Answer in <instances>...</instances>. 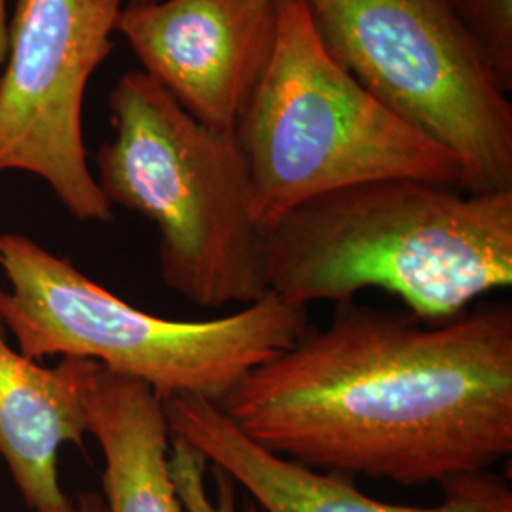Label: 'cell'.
I'll return each instance as SVG.
<instances>
[{
  "label": "cell",
  "mask_w": 512,
  "mask_h": 512,
  "mask_svg": "<svg viewBox=\"0 0 512 512\" xmlns=\"http://www.w3.org/2000/svg\"><path fill=\"white\" fill-rule=\"evenodd\" d=\"M277 456L401 486L486 473L512 454V308L427 323L336 304L325 329L256 366L219 403Z\"/></svg>",
  "instance_id": "cell-1"
},
{
  "label": "cell",
  "mask_w": 512,
  "mask_h": 512,
  "mask_svg": "<svg viewBox=\"0 0 512 512\" xmlns=\"http://www.w3.org/2000/svg\"><path fill=\"white\" fill-rule=\"evenodd\" d=\"M264 279L306 310L378 289L421 321L454 319L512 285V190L391 179L330 192L264 230Z\"/></svg>",
  "instance_id": "cell-2"
},
{
  "label": "cell",
  "mask_w": 512,
  "mask_h": 512,
  "mask_svg": "<svg viewBox=\"0 0 512 512\" xmlns=\"http://www.w3.org/2000/svg\"><path fill=\"white\" fill-rule=\"evenodd\" d=\"M109 105L114 137L95 181L110 205L158 228L165 285L200 308L266 296L264 230L236 133L198 122L143 71L122 74Z\"/></svg>",
  "instance_id": "cell-3"
},
{
  "label": "cell",
  "mask_w": 512,
  "mask_h": 512,
  "mask_svg": "<svg viewBox=\"0 0 512 512\" xmlns=\"http://www.w3.org/2000/svg\"><path fill=\"white\" fill-rule=\"evenodd\" d=\"M0 325L21 355L90 359L147 384L160 401L194 395L219 404L243 376L281 355L310 327L308 310L268 293L226 317L164 319L82 274L65 256L0 236Z\"/></svg>",
  "instance_id": "cell-4"
},
{
  "label": "cell",
  "mask_w": 512,
  "mask_h": 512,
  "mask_svg": "<svg viewBox=\"0 0 512 512\" xmlns=\"http://www.w3.org/2000/svg\"><path fill=\"white\" fill-rule=\"evenodd\" d=\"M262 230L349 186H459L458 160L384 107L330 54L304 0H277L268 65L236 129Z\"/></svg>",
  "instance_id": "cell-5"
},
{
  "label": "cell",
  "mask_w": 512,
  "mask_h": 512,
  "mask_svg": "<svg viewBox=\"0 0 512 512\" xmlns=\"http://www.w3.org/2000/svg\"><path fill=\"white\" fill-rule=\"evenodd\" d=\"M334 59L446 148L467 194L512 190V107L446 0H304Z\"/></svg>",
  "instance_id": "cell-6"
},
{
  "label": "cell",
  "mask_w": 512,
  "mask_h": 512,
  "mask_svg": "<svg viewBox=\"0 0 512 512\" xmlns=\"http://www.w3.org/2000/svg\"><path fill=\"white\" fill-rule=\"evenodd\" d=\"M126 0H18L0 71V173L25 171L54 190L74 219L110 222L90 171L82 105L109 57Z\"/></svg>",
  "instance_id": "cell-7"
},
{
  "label": "cell",
  "mask_w": 512,
  "mask_h": 512,
  "mask_svg": "<svg viewBox=\"0 0 512 512\" xmlns=\"http://www.w3.org/2000/svg\"><path fill=\"white\" fill-rule=\"evenodd\" d=\"M116 33L190 116L236 133L274 50L277 0L126 2Z\"/></svg>",
  "instance_id": "cell-8"
},
{
  "label": "cell",
  "mask_w": 512,
  "mask_h": 512,
  "mask_svg": "<svg viewBox=\"0 0 512 512\" xmlns=\"http://www.w3.org/2000/svg\"><path fill=\"white\" fill-rule=\"evenodd\" d=\"M171 437L196 448L243 488L260 512H512L511 486L486 473L442 482V501L433 507H406L372 499L349 476L277 456L249 439L219 404L194 395L164 401Z\"/></svg>",
  "instance_id": "cell-9"
},
{
  "label": "cell",
  "mask_w": 512,
  "mask_h": 512,
  "mask_svg": "<svg viewBox=\"0 0 512 512\" xmlns=\"http://www.w3.org/2000/svg\"><path fill=\"white\" fill-rule=\"evenodd\" d=\"M90 359L63 357L54 368L10 348L0 330V458L31 512H74L59 482V450L88 433Z\"/></svg>",
  "instance_id": "cell-10"
},
{
  "label": "cell",
  "mask_w": 512,
  "mask_h": 512,
  "mask_svg": "<svg viewBox=\"0 0 512 512\" xmlns=\"http://www.w3.org/2000/svg\"><path fill=\"white\" fill-rule=\"evenodd\" d=\"M88 433L105 459L107 512H184L169 471L164 401L147 384L93 361L86 382Z\"/></svg>",
  "instance_id": "cell-11"
},
{
  "label": "cell",
  "mask_w": 512,
  "mask_h": 512,
  "mask_svg": "<svg viewBox=\"0 0 512 512\" xmlns=\"http://www.w3.org/2000/svg\"><path fill=\"white\" fill-rule=\"evenodd\" d=\"M169 471L184 512H260L249 499L243 509L236 501V484L181 439L171 440Z\"/></svg>",
  "instance_id": "cell-12"
},
{
  "label": "cell",
  "mask_w": 512,
  "mask_h": 512,
  "mask_svg": "<svg viewBox=\"0 0 512 512\" xmlns=\"http://www.w3.org/2000/svg\"><path fill=\"white\" fill-rule=\"evenodd\" d=\"M454 16L475 40L495 78L512 90V0H446Z\"/></svg>",
  "instance_id": "cell-13"
},
{
  "label": "cell",
  "mask_w": 512,
  "mask_h": 512,
  "mask_svg": "<svg viewBox=\"0 0 512 512\" xmlns=\"http://www.w3.org/2000/svg\"><path fill=\"white\" fill-rule=\"evenodd\" d=\"M74 512H107L103 495L97 492H82L74 501Z\"/></svg>",
  "instance_id": "cell-14"
},
{
  "label": "cell",
  "mask_w": 512,
  "mask_h": 512,
  "mask_svg": "<svg viewBox=\"0 0 512 512\" xmlns=\"http://www.w3.org/2000/svg\"><path fill=\"white\" fill-rule=\"evenodd\" d=\"M8 52V12H6V0H0V71L6 61Z\"/></svg>",
  "instance_id": "cell-15"
},
{
  "label": "cell",
  "mask_w": 512,
  "mask_h": 512,
  "mask_svg": "<svg viewBox=\"0 0 512 512\" xmlns=\"http://www.w3.org/2000/svg\"><path fill=\"white\" fill-rule=\"evenodd\" d=\"M126 2H154V0H126Z\"/></svg>",
  "instance_id": "cell-16"
},
{
  "label": "cell",
  "mask_w": 512,
  "mask_h": 512,
  "mask_svg": "<svg viewBox=\"0 0 512 512\" xmlns=\"http://www.w3.org/2000/svg\"><path fill=\"white\" fill-rule=\"evenodd\" d=\"M0 330H2V325H0Z\"/></svg>",
  "instance_id": "cell-17"
}]
</instances>
